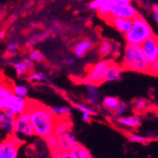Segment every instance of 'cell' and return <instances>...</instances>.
Here are the masks:
<instances>
[{
    "label": "cell",
    "instance_id": "obj_1",
    "mask_svg": "<svg viewBox=\"0 0 158 158\" xmlns=\"http://www.w3.org/2000/svg\"><path fill=\"white\" fill-rule=\"evenodd\" d=\"M26 111L30 114L35 135L45 138L48 135L55 131L59 118L53 114L50 108L34 103L33 105L28 104Z\"/></svg>",
    "mask_w": 158,
    "mask_h": 158
},
{
    "label": "cell",
    "instance_id": "obj_2",
    "mask_svg": "<svg viewBox=\"0 0 158 158\" xmlns=\"http://www.w3.org/2000/svg\"><path fill=\"white\" fill-rule=\"evenodd\" d=\"M122 67L139 73L150 72V64L146 59L142 46L128 43L124 50Z\"/></svg>",
    "mask_w": 158,
    "mask_h": 158
},
{
    "label": "cell",
    "instance_id": "obj_3",
    "mask_svg": "<svg viewBox=\"0 0 158 158\" xmlns=\"http://www.w3.org/2000/svg\"><path fill=\"white\" fill-rule=\"evenodd\" d=\"M153 36V32L147 21L140 15L133 19V27L130 31L125 34V39L129 44L140 45Z\"/></svg>",
    "mask_w": 158,
    "mask_h": 158
},
{
    "label": "cell",
    "instance_id": "obj_4",
    "mask_svg": "<svg viewBox=\"0 0 158 158\" xmlns=\"http://www.w3.org/2000/svg\"><path fill=\"white\" fill-rule=\"evenodd\" d=\"M112 62L108 60L100 61L94 65H92L88 71L87 75L85 76L83 81L85 83H93V84H100L105 81L106 71L111 65Z\"/></svg>",
    "mask_w": 158,
    "mask_h": 158
},
{
    "label": "cell",
    "instance_id": "obj_5",
    "mask_svg": "<svg viewBox=\"0 0 158 158\" xmlns=\"http://www.w3.org/2000/svg\"><path fill=\"white\" fill-rule=\"evenodd\" d=\"M14 125H15V134L24 135L26 136H31L35 135L34 129L31 122L30 114L27 111L16 117Z\"/></svg>",
    "mask_w": 158,
    "mask_h": 158
},
{
    "label": "cell",
    "instance_id": "obj_6",
    "mask_svg": "<svg viewBox=\"0 0 158 158\" xmlns=\"http://www.w3.org/2000/svg\"><path fill=\"white\" fill-rule=\"evenodd\" d=\"M16 99V95L13 93V89L9 87L8 84H1L0 87V109L6 111L13 106Z\"/></svg>",
    "mask_w": 158,
    "mask_h": 158
},
{
    "label": "cell",
    "instance_id": "obj_7",
    "mask_svg": "<svg viewBox=\"0 0 158 158\" xmlns=\"http://www.w3.org/2000/svg\"><path fill=\"white\" fill-rule=\"evenodd\" d=\"M142 48L149 64H152L158 60V40L154 35L149 38L142 44Z\"/></svg>",
    "mask_w": 158,
    "mask_h": 158
},
{
    "label": "cell",
    "instance_id": "obj_8",
    "mask_svg": "<svg viewBox=\"0 0 158 158\" xmlns=\"http://www.w3.org/2000/svg\"><path fill=\"white\" fill-rule=\"evenodd\" d=\"M137 15H138V13H137V10L135 9V7L132 6L130 3H128V4H124V5L117 7L112 11L110 17H122V18L134 19Z\"/></svg>",
    "mask_w": 158,
    "mask_h": 158
},
{
    "label": "cell",
    "instance_id": "obj_9",
    "mask_svg": "<svg viewBox=\"0 0 158 158\" xmlns=\"http://www.w3.org/2000/svg\"><path fill=\"white\" fill-rule=\"evenodd\" d=\"M18 148L10 137L0 145V158H15L18 155Z\"/></svg>",
    "mask_w": 158,
    "mask_h": 158
},
{
    "label": "cell",
    "instance_id": "obj_10",
    "mask_svg": "<svg viewBox=\"0 0 158 158\" xmlns=\"http://www.w3.org/2000/svg\"><path fill=\"white\" fill-rule=\"evenodd\" d=\"M59 147L63 152H69L74 146L78 144V141L75 137V135L72 131H68L66 133L58 135Z\"/></svg>",
    "mask_w": 158,
    "mask_h": 158
},
{
    "label": "cell",
    "instance_id": "obj_11",
    "mask_svg": "<svg viewBox=\"0 0 158 158\" xmlns=\"http://www.w3.org/2000/svg\"><path fill=\"white\" fill-rule=\"evenodd\" d=\"M109 22L117 28L121 33L126 34L128 31H131L133 27V19L122 18V17H110Z\"/></svg>",
    "mask_w": 158,
    "mask_h": 158
},
{
    "label": "cell",
    "instance_id": "obj_12",
    "mask_svg": "<svg viewBox=\"0 0 158 158\" xmlns=\"http://www.w3.org/2000/svg\"><path fill=\"white\" fill-rule=\"evenodd\" d=\"M93 48V42L89 39H83L77 44L73 48L74 54L77 58H82L85 55V53L88 50H90Z\"/></svg>",
    "mask_w": 158,
    "mask_h": 158
},
{
    "label": "cell",
    "instance_id": "obj_13",
    "mask_svg": "<svg viewBox=\"0 0 158 158\" xmlns=\"http://www.w3.org/2000/svg\"><path fill=\"white\" fill-rule=\"evenodd\" d=\"M122 68H123L122 66L112 63L106 71L105 81H119L121 79Z\"/></svg>",
    "mask_w": 158,
    "mask_h": 158
},
{
    "label": "cell",
    "instance_id": "obj_14",
    "mask_svg": "<svg viewBox=\"0 0 158 158\" xmlns=\"http://www.w3.org/2000/svg\"><path fill=\"white\" fill-rule=\"evenodd\" d=\"M86 99H87V102L91 105L98 102V100L100 99V93L96 84L88 83L86 85Z\"/></svg>",
    "mask_w": 158,
    "mask_h": 158
},
{
    "label": "cell",
    "instance_id": "obj_15",
    "mask_svg": "<svg viewBox=\"0 0 158 158\" xmlns=\"http://www.w3.org/2000/svg\"><path fill=\"white\" fill-rule=\"evenodd\" d=\"M69 153H70V158H89V157H92L90 152L88 150H86L83 146L80 145L79 143L69 151Z\"/></svg>",
    "mask_w": 158,
    "mask_h": 158
},
{
    "label": "cell",
    "instance_id": "obj_16",
    "mask_svg": "<svg viewBox=\"0 0 158 158\" xmlns=\"http://www.w3.org/2000/svg\"><path fill=\"white\" fill-rule=\"evenodd\" d=\"M117 121L118 124L126 126V127H131V128H136L138 126L141 125L142 120L138 116H135V117H128V118H124V117H119L117 118Z\"/></svg>",
    "mask_w": 158,
    "mask_h": 158
},
{
    "label": "cell",
    "instance_id": "obj_17",
    "mask_svg": "<svg viewBox=\"0 0 158 158\" xmlns=\"http://www.w3.org/2000/svg\"><path fill=\"white\" fill-rule=\"evenodd\" d=\"M114 47L116 46H114L112 42L104 40L98 45V53L102 57H107L111 55V53H114Z\"/></svg>",
    "mask_w": 158,
    "mask_h": 158
},
{
    "label": "cell",
    "instance_id": "obj_18",
    "mask_svg": "<svg viewBox=\"0 0 158 158\" xmlns=\"http://www.w3.org/2000/svg\"><path fill=\"white\" fill-rule=\"evenodd\" d=\"M45 141H46V144L48 147V149L51 151V152H54L58 150H61V148L59 147L58 136H57V135L54 132L48 135L45 137Z\"/></svg>",
    "mask_w": 158,
    "mask_h": 158
},
{
    "label": "cell",
    "instance_id": "obj_19",
    "mask_svg": "<svg viewBox=\"0 0 158 158\" xmlns=\"http://www.w3.org/2000/svg\"><path fill=\"white\" fill-rule=\"evenodd\" d=\"M50 109L59 119L66 118L71 113V109L68 106H53V107H50Z\"/></svg>",
    "mask_w": 158,
    "mask_h": 158
},
{
    "label": "cell",
    "instance_id": "obj_20",
    "mask_svg": "<svg viewBox=\"0 0 158 158\" xmlns=\"http://www.w3.org/2000/svg\"><path fill=\"white\" fill-rule=\"evenodd\" d=\"M15 119L16 118H12V117H7V118L4 121L0 122V125H1V128L3 130H6L9 135H12L15 133Z\"/></svg>",
    "mask_w": 158,
    "mask_h": 158
},
{
    "label": "cell",
    "instance_id": "obj_21",
    "mask_svg": "<svg viewBox=\"0 0 158 158\" xmlns=\"http://www.w3.org/2000/svg\"><path fill=\"white\" fill-rule=\"evenodd\" d=\"M27 105L28 104L27 102V100L25 99V97H17L16 96L15 102H14L12 107L15 109L17 116H19V114H21L26 112V110L27 108Z\"/></svg>",
    "mask_w": 158,
    "mask_h": 158
},
{
    "label": "cell",
    "instance_id": "obj_22",
    "mask_svg": "<svg viewBox=\"0 0 158 158\" xmlns=\"http://www.w3.org/2000/svg\"><path fill=\"white\" fill-rule=\"evenodd\" d=\"M119 102V99L116 97H106L102 100V105L105 109H108L113 112L118 106Z\"/></svg>",
    "mask_w": 158,
    "mask_h": 158
},
{
    "label": "cell",
    "instance_id": "obj_23",
    "mask_svg": "<svg viewBox=\"0 0 158 158\" xmlns=\"http://www.w3.org/2000/svg\"><path fill=\"white\" fill-rule=\"evenodd\" d=\"M74 106L76 109L81 111V113H88L91 116H96V114H98V111L95 108L91 106H87L83 103H74Z\"/></svg>",
    "mask_w": 158,
    "mask_h": 158
},
{
    "label": "cell",
    "instance_id": "obj_24",
    "mask_svg": "<svg viewBox=\"0 0 158 158\" xmlns=\"http://www.w3.org/2000/svg\"><path fill=\"white\" fill-rule=\"evenodd\" d=\"M12 65H13L14 69H15L16 73H17V75H18L19 77L24 76V75L27 72V71H28L27 66V64L24 63V61H22V62H15V63H13V64H12Z\"/></svg>",
    "mask_w": 158,
    "mask_h": 158
},
{
    "label": "cell",
    "instance_id": "obj_25",
    "mask_svg": "<svg viewBox=\"0 0 158 158\" xmlns=\"http://www.w3.org/2000/svg\"><path fill=\"white\" fill-rule=\"evenodd\" d=\"M129 139H130L131 141H133V142L142 143V144H148V143H150L152 141V138H150V137L135 135V134H130V135H129Z\"/></svg>",
    "mask_w": 158,
    "mask_h": 158
},
{
    "label": "cell",
    "instance_id": "obj_26",
    "mask_svg": "<svg viewBox=\"0 0 158 158\" xmlns=\"http://www.w3.org/2000/svg\"><path fill=\"white\" fill-rule=\"evenodd\" d=\"M127 104L125 103V102H119V104H118V106L114 109V111H113V116L114 117V118H119V117H121L122 114L127 111Z\"/></svg>",
    "mask_w": 158,
    "mask_h": 158
},
{
    "label": "cell",
    "instance_id": "obj_27",
    "mask_svg": "<svg viewBox=\"0 0 158 158\" xmlns=\"http://www.w3.org/2000/svg\"><path fill=\"white\" fill-rule=\"evenodd\" d=\"M134 108L138 112L144 111L147 108V102L144 98H137L134 102Z\"/></svg>",
    "mask_w": 158,
    "mask_h": 158
},
{
    "label": "cell",
    "instance_id": "obj_28",
    "mask_svg": "<svg viewBox=\"0 0 158 158\" xmlns=\"http://www.w3.org/2000/svg\"><path fill=\"white\" fill-rule=\"evenodd\" d=\"M12 89H13V93L17 97H26L28 92V89L23 85H16L12 87Z\"/></svg>",
    "mask_w": 158,
    "mask_h": 158
},
{
    "label": "cell",
    "instance_id": "obj_29",
    "mask_svg": "<svg viewBox=\"0 0 158 158\" xmlns=\"http://www.w3.org/2000/svg\"><path fill=\"white\" fill-rule=\"evenodd\" d=\"M30 58L32 59L34 62L36 63H42L44 61V55H43L40 51L38 50H34V51H31V54H30Z\"/></svg>",
    "mask_w": 158,
    "mask_h": 158
},
{
    "label": "cell",
    "instance_id": "obj_30",
    "mask_svg": "<svg viewBox=\"0 0 158 158\" xmlns=\"http://www.w3.org/2000/svg\"><path fill=\"white\" fill-rule=\"evenodd\" d=\"M110 0H94L89 4V8L93 10H98L100 7L103 6L105 3H107Z\"/></svg>",
    "mask_w": 158,
    "mask_h": 158
},
{
    "label": "cell",
    "instance_id": "obj_31",
    "mask_svg": "<svg viewBox=\"0 0 158 158\" xmlns=\"http://www.w3.org/2000/svg\"><path fill=\"white\" fill-rule=\"evenodd\" d=\"M30 80L31 81H43L46 80V76L42 73H38V72H32L30 76H28Z\"/></svg>",
    "mask_w": 158,
    "mask_h": 158
},
{
    "label": "cell",
    "instance_id": "obj_32",
    "mask_svg": "<svg viewBox=\"0 0 158 158\" xmlns=\"http://www.w3.org/2000/svg\"><path fill=\"white\" fill-rule=\"evenodd\" d=\"M150 74L158 75V60L154 61L152 64H150Z\"/></svg>",
    "mask_w": 158,
    "mask_h": 158
},
{
    "label": "cell",
    "instance_id": "obj_33",
    "mask_svg": "<svg viewBox=\"0 0 158 158\" xmlns=\"http://www.w3.org/2000/svg\"><path fill=\"white\" fill-rule=\"evenodd\" d=\"M23 61L27 64L28 71H32L34 69V61L32 59H31V58H24Z\"/></svg>",
    "mask_w": 158,
    "mask_h": 158
},
{
    "label": "cell",
    "instance_id": "obj_34",
    "mask_svg": "<svg viewBox=\"0 0 158 158\" xmlns=\"http://www.w3.org/2000/svg\"><path fill=\"white\" fill-rule=\"evenodd\" d=\"M10 138L14 143H15V144H16L17 146H21V145L23 144V140L21 139V137H19L17 135H15V133L12 134V135H10Z\"/></svg>",
    "mask_w": 158,
    "mask_h": 158
},
{
    "label": "cell",
    "instance_id": "obj_35",
    "mask_svg": "<svg viewBox=\"0 0 158 158\" xmlns=\"http://www.w3.org/2000/svg\"><path fill=\"white\" fill-rule=\"evenodd\" d=\"M17 48H18V45L16 44V43H10L7 47V49L9 52H14Z\"/></svg>",
    "mask_w": 158,
    "mask_h": 158
},
{
    "label": "cell",
    "instance_id": "obj_36",
    "mask_svg": "<svg viewBox=\"0 0 158 158\" xmlns=\"http://www.w3.org/2000/svg\"><path fill=\"white\" fill-rule=\"evenodd\" d=\"M90 117H91V114H89L88 113H82V114H81V119L84 122H88V121H90Z\"/></svg>",
    "mask_w": 158,
    "mask_h": 158
},
{
    "label": "cell",
    "instance_id": "obj_37",
    "mask_svg": "<svg viewBox=\"0 0 158 158\" xmlns=\"http://www.w3.org/2000/svg\"><path fill=\"white\" fill-rule=\"evenodd\" d=\"M65 64H69V65H72V64H75V59H74V58L66 59V60H65Z\"/></svg>",
    "mask_w": 158,
    "mask_h": 158
},
{
    "label": "cell",
    "instance_id": "obj_38",
    "mask_svg": "<svg viewBox=\"0 0 158 158\" xmlns=\"http://www.w3.org/2000/svg\"><path fill=\"white\" fill-rule=\"evenodd\" d=\"M152 10H153V12L158 13V4L157 5H153L152 6Z\"/></svg>",
    "mask_w": 158,
    "mask_h": 158
},
{
    "label": "cell",
    "instance_id": "obj_39",
    "mask_svg": "<svg viewBox=\"0 0 158 158\" xmlns=\"http://www.w3.org/2000/svg\"><path fill=\"white\" fill-rule=\"evenodd\" d=\"M153 17H154V20L157 22V24H158V13H156V12H153Z\"/></svg>",
    "mask_w": 158,
    "mask_h": 158
},
{
    "label": "cell",
    "instance_id": "obj_40",
    "mask_svg": "<svg viewBox=\"0 0 158 158\" xmlns=\"http://www.w3.org/2000/svg\"><path fill=\"white\" fill-rule=\"evenodd\" d=\"M4 35H5V31H1V32H0V38L3 39L4 38Z\"/></svg>",
    "mask_w": 158,
    "mask_h": 158
},
{
    "label": "cell",
    "instance_id": "obj_41",
    "mask_svg": "<svg viewBox=\"0 0 158 158\" xmlns=\"http://www.w3.org/2000/svg\"><path fill=\"white\" fill-rule=\"evenodd\" d=\"M121 1H123V2H125V3H131L132 0H121Z\"/></svg>",
    "mask_w": 158,
    "mask_h": 158
},
{
    "label": "cell",
    "instance_id": "obj_42",
    "mask_svg": "<svg viewBox=\"0 0 158 158\" xmlns=\"http://www.w3.org/2000/svg\"><path fill=\"white\" fill-rule=\"evenodd\" d=\"M157 40H158V37H157Z\"/></svg>",
    "mask_w": 158,
    "mask_h": 158
}]
</instances>
